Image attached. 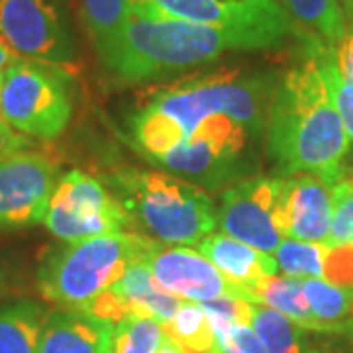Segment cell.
<instances>
[{
    "label": "cell",
    "instance_id": "6da1fadb",
    "mask_svg": "<svg viewBox=\"0 0 353 353\" xmlns=\"http://www.w3.org/2000/svg\"><path fill=\"white\" fill-rule=\"evenodd\" d=\"M279 81L281 75L273 71L218 69L155 88L130 118L132 141L143 157L155 161L212 114H228L261 136L267 132Z\"/></svg>",
    "mask_w": 353,
    "mask_h": 353
},
{
    "label": "cell",
    "instance_id": "7a4b0ae2",
    "mask_svg": "<svg viewBox=\"0 0 353 353\" xmlns=\"http://www.w3.org/2000/svg\"><path fill=\"white\" fill-rule=\"evenodd\" d=\"M306 55L281 75L267 122V152L283 175L318 176L336 185L343 176L350 139L330 94L312 41Z\"/></svg>",
    "mask_w": 353,
    "mask_h": 353
},
{
    "label": "cell",
    "instance_id": "3957f363",
    "mask_svg": "<svg viewBox=\"0 0 353 353\" xmlns=\"http://www.w3.org/2000/svg\"><path fill=\"white\" fill-rule=\"evenodd\" d=\"M279 46V39L255 30L132 14L99 57L120 83H141L210 63L228 51L271 50Z\"/></svg>",
    "mask_w": 353,
    "mask_h": 353
},
{
    "label": "cell",
    "instance_id": "277c9868",
    "mask_svg": "<svg viewBox=\"0 0 353 353\" xmlns=\"http://www.w3.org/2000/svg\"><path fill=\"white\" fill-rule=\"evenodd\" d=\"M114 196L134 224L161 243L199 245L218 224L212 199L181 176L122 169L110 179Z\"/></svg>",
    "mask_w": 353,
    "mask_h": 353
},
{
    "label": "cell",
    "instance_id": "5b68a950",
    "mask_svg": "<svg viewBox=\"0 0 353 353\" xmlns=\"http://www.w3.org/2000/svg\"><path fill=\"white\" fill-rule=\"evenodd\" d=\"M138 232H120L75 241L50 252L36 273L39 294L61 308H85L112 287L136 261H145L155 245Z\"/></svg>",
    "mask_w": 353,
    "mask_h": 353
},
{
    "label": "cell",
    "instance_id": "8992f818",
    "mask_svg": "<svg viewBox=\"0 0 353 353\" xmlns=\"http://www.w3.org/2000/svg\"><path fill=\"white\" fill-rule=\"evenodd\" d=\"M0 104L4 122L16 132L39 139L57 138L73 114L67 71L16 59L2 71Z\"/></svg>",
    "mask_w": 353,
    "mask_h": 353
},
{
    "label": "cell",
    "instance_id": "52a82bcc",
    "mask_svg": "<svg viewBox=\"0 0 353 353\" xmlns=\"http://www.w3.org/2000/svg\"><path fill=\"white\" fill-rule=\"evenodd\" d=\"M252 138H257V134L232 116L212 114L204 118L183 143L157 157L153 163L192 185L218 189L243 175L248 169V148Z\"/></svg>",
    "mask_w": 353,
    "mask_h": 353
},
{
    "label": "cell",
    "instance_id": "ba28073f",
    "mask_svg": "<svg viewBox=\"0 0 353 353\" xmlns=\"http://www.w3.org/2000/svg\"><path fill=\"white\" fill-rule=\"evenodd\" d=\"M43 224L67 243L130 232L132 218L99 179L85 171H69L57 181Z\"/></svg>",
    "mask_w": 353,
    "mask_h": 353
},
{
    "label": "cell",
    "instance_id": "9c48e42d",
    "mask_svg": "<svg viewBox=\"0 0 353 353\" xmlns=\"http://www.w3.org/2000/svg\"><path fill=\"white\" fill-rule=\"evenodd\" d=\"M0 39L30 61L67 67L75 43L57 0H0Z\"/></svg>",
    "mask_w": 353,
    "mask_h": 353
},
{
    "label": "cell",
    "instance_id": "30bf717a",
    "mask_svg": "<svg viewBox=\"0 0 353 353\" xmlns=\"http://www.w3.org/2000/svg\"><path fill=\"white\" fill-rule=\"evenodd\" d=\"M132 14L190 24L255 30L273 36L281 43L289 34H296L277 0H136Z\"/></svg>",
    "mask_w": 353,
    "mask_h": 353
},
{
    "label": "cell",
    "instance_id": "8fae6325",
    "mask_svg": "<svg viewBox=\"0 0 353 353\" xmlns=\"http://www.w3.org/2000/svg\"><path fill=\"white\" fill-rule=\"evenodd\" d=\"M59 167L46 153L18 152L0 161V232L43 222Z\"/></svg>",
    "mask_w": 353,
    "mask_h": 353
},
{
    "label": "cell",
    "instance_id": "7c38bea8",
    "mask_svg": "<svg viewBox=\"0 0 353 353\" xmlns=\"http://www.w3.org/2000/svg\"><path fill=\"white\" fill-rule=\"evenodd\" d=\"M279 176H253L222 192L216 220L230 238L263 253L275 252L283 241L277 226Z\"/></svg>",
    "mask_w": 353,
    "mask_h": 353
},
{
    "label": "cell",
    "instance_id": "4fadbf2b",
    "mask_svg": "<svg viewBox=\"0 0 353 353\" xmlns=\"http://www.w3.org/2000/svg\"><path fill=\"white\" fill-rule=\"evenodd\" d=\"M145 263L153 279L176 299H187L190 303H206L224 294L243 299L241 290L210 259L189 245L155 241Z\"/></svg>",
    "mask_w": 353,
    "mask_h": 353
},
{
    "label": "cell",
    "instance_id": "5bb4252c",
    "mask_svg": "<svg viewBox=\"0 0 353 353\" xmlns=\"http://www.w3.org/2000/svg\"><path fill=\"white\" fill-rule=\"evenodd\" d=\"M181 304V299L167 292L153 279L145 261H136L112 287L102 290L81 310L114 326L132 316L155 318L157 322L167 324L179 312Z\"/></svg>",
    "mask_w": 353,
    "mask_h": 353
},
{
    "label": "cell",
    "instance_id": "9a60e30c",
    "mask_svg": "<svg viewBox=\"0 0 353 353\" xmlns=\"http://www.w3.org/2000/svg\"><path fill=\"white\" fill-rule=\"evenodd\" d=\"M332 194L324 181L306 173L279 176L275 216L283 238L324 243L332 226Z\"/></svg>",
    "mask_w": 353,
    "mask_h": 353
},
{
    "label": "cell",
    "instance_id": "2e32d148",
    "mask_svg": "<svg viewBox=\"0 0 353 353\" xmlns=\"http://www.w3.org/2000/svg\"><path fill=\"white\" fill-rule=\"evenodd\" d=\"M199 252L226 275L243 294V301L257 304L255 290L267 277L277 275V261L269 253L222 234H210L196 245Z\"/></svg>",
    "mask_w": 353,
    "mask_h": 353
},
{
    "label": "cell",
    "instance_id": "e0dca14e",
    "mask_svg": "<svg viewBox=\"0 0 353 353\" xmlns=\"http://www.w3.org/2000/svg\"><path fill=\"white\" fill-rule=\"evenodd\" d=\"M114 324L85 310L59 308L48 314L39 353H106L112 350Z\"/></svg>",
    "mask_w": 353,
    "mask_h": 353
},
{
    "label": "cell",
    "instance_id": "ac0fdd59",
    "mask_svg": "<svg viewBox=\"0 0 353 353\" xmlns=\"http://www.w3.org/2000/svg\"><path fill=\"white\" fill-rule=\"evenodd\" d=\"M303 41L336 46L345 32L340 0H277Z\"/></svg>",
    "mask_w": 353,
    "mask_h": 353
},
{
    "label": "cell",
    "instance_id": "d6986e66",
    "mask_svg": "<svg viewBox=\"0 0 353 353\" xmlns=\"http://www.w3.org/2000/svg\"><path fill=\"white\" fill-rule=\"evenodd\" d=\"M46 320L48 312L34 301L0 308V353H39Z\"/></svg>",
    "mask_w": 353,
    "mask_h": 353
},
{
    "label": "cell",
    "instance_id": "ffe728a7",
    "mask_svg": "<svg viewBox=\"0 0 353 353\" xmlns=\"http://www.w3.org/2000/svg\"><path fill=\"white\" fill-rule=\"evenodd\" d=\"M303 289L310 312L320 324L322 334H340V336L352 334L353 320L347 318L352 290L334 287L320 279H306Z\"/></svg>",
    "mask_w": 353,
    "mask_h": 353
},
{
    "label": "cell",
    "instance_id": "44dd1931",
    "mask_svg": "<svg viewBox=\"0 0 353 353\" xmlns=\"http://www.w3.org/2000/svg\"><path fill=\"white\" fill-rule=\"evenodd\" d=\"M255 299L257 304H265L267 308H273L283 316H287L299 328L322 334L320 324L310 312L303 283L299 279L287 277V275L267 277L255 290Z\"/></svg>",
    "mask_w": 353,
    "mask_h": 353
},
{
    "label": "cell",
    "instance_id": "7402d4cb",
    "mask_svg": "<svg viewBox=\"0 0 353 353\" xmlns=\"http://www.w3.org/2000/svg\"><path fill=\"white\" fill-rule=\"evenodd\" d=\"M163 334L167 340L175 343L181 353L220 352L208 316L204 314L201 304L190 301L181 304L179 312L163 324Z\"/></svg>",
    "mask_w": 353,
    "mask_h": 353
},
{
    "label": "cell",
    "instance_id": "603a6c76",
    "mask_svg": "<svg viewBox=\"0 0 353 353\" xmlns=\"http://www.w3.org/2000/svg\"><path fill=\"white\" fill-rule=\"evenodd\" d=\"M136 0H81V12L94 41L97 53H101L132 16Z\"/></svg>",
    "mask_w": 353,
    "mask_h": 353
},
{
    "label": "cell",
    "instance_id": "cb8c5ba5",
    "mask_svg": "<svg viewBox=\"0 0 353 353\" xmlns=\"http://www.w3.org/2000/svg\"><path fill=\"white\" fill-rule=\"evenodd\" d=\"M253 330L267 353H304L303 328L267 306H253Z\"/></svg>",
    "mask_w": 353,
    "mask_h": 353
},
{
    "label": "cell",
    "instance_id": "d4e9b609",
    "mask_svg": "<svg viewBox=\"0 0 353 353\" xmlns=\"http://www.w3.org/2000/svg\"><path fill=\"white\" fill-rule=\"evenodd\" d=\"M163 324L155 318L132 316L114 326L112 353H157L163 341Z\"/></svg>",
    "mask_w": 353,
    "mask_h": 353
},
{
    "label": "cell",
    "instance_id": "484cf974",
    "mask_svg": "<svg viewBox=\"0 0 353 353\" xmlns=\"http://www.w3.org/2000/svg\"><path fill=\"white\" fill-rule=\"evenodd\" d=\"M275 261L287 277L320 279L324 263V243L287 238L275 250Z\"/></svg>",
    "mask_w": 353,
    "mask_h": 353
},
{
    "label": "cell",
    "instance_id": "4316f807",
    "mask_svg": "<svg viewBox=\"0 0 353 353\" xmlns=\"http://www.w3.org/2000/svg\"><path fill=\"white\" fill-rule=\"evenodd\" d=\"M312 48L316 51V57H318V63H320V69H322V75L326 79L330 94H332L334 104L338 108L343 130L347 134L350 143L353 145V85L347 83L345 79H341L332 46L320 43V41H312Z\"/></svg>",
    "mask_w": 353,
    "mask_h": 353
},
{
    "label": "cell",
    "instance_id": "83f0119b",
    "mask_svg": "<svg viewBox=\"0 0 353 353\" xmlns=\"http://www.w3.org/2000/svg\"><path fill=\"white\" fill-rule=\"evenodd\" d=\"M332 226L324 245H343L353 243V181L341 176L332 185Z\"/></svg>",
    "mask_w": 353,
    "mask_h": 353
},
{
    "label": "cell",
    "instance_id": "f1b7e54d",
    "mask_svg": "<svg viewBox=\"0 0 353 353\" xmlns=\"http://www.w3.org/2000/svg\"><path fill=\"white\" fill-rule=\"evenodd\" d=\"M253 306L255 304L238 299V296H230V294L201 303V308L204 310V314L208 316L214 334L226 330L232 324H248L250 326L253 320Z\"/></svg>",
    "mask_w": 353,
    "mask_h": 353
},
{
    "label": "cell",
    "instance_id": "f546056e",
    "mask_svg": "<svg viewBox=\"0 0 353 353\" xmlns=\"http://www.w3.org/2000/svg\"><path fill=\"white\" fill-rule=\"evenodd\" d=\"M322 277L334 287L353 290V243L324 245Z\"/></svg>",
    "mask_w": 353,
    "mask_h": 353
},
{
    "label": "cell",
    "instance_id": "4dcf8cb0",
    "mask_svg": "<svg viewBox=\"0 0 353 353\" xmlns=\"http://www.w3.org/2000/svg\"><path fill=\"white\" fill-rule=\"evenodd\" d=\"M214 336L222 353H267L255 330L248 324H232Z\"/></svg>",
    "mask_w": 353,
    "mask_h": 353
},
{
    "label": "cell",
    "instance_id": "1f68e13d",
    "mask_svg": "<svg viewBox=\"0 0 353 353\" xmlns=\"http://www.w3.org/2000/svg\"><path fill=\"white\" fill-rule=\"evenodd\" d=\"M334 55H336V65H338L341 79H345L353 85V22L345 26L343 36L334 46Z\"/></svg>",
    "mask_w": 353,
    "mask_h": 353
},
{
    "label": "cell",
    "instance_id": "d6a6232c",
    "mask_svg": "<svg viewBox=\"0 0 353 353\" xmlns=\"http://www.w3.org/2000/svg\"><path fill=\"white\" fill-rule=\"evenodd\" d=\"M28 145H30V139L26 138L24 134L16 132L6 122H0V161L14 153L24 152Z\"/></svg>",
    "mask_w": 353,
    "mask_h": 353
},
{
    "label": "cell",
    "instance_id": "836d02e7",
    "mask_svg": "<svg viewBox=\"0 0 353 353\" xmlns=\"http://www.w3.org/2000/svg\"><path fill=\"white\" fill-rule=\"evenodd\" d=\"M304 353H350L347 350H343L336 343H330V341H314V343H308L304 345Z\"/></svg>",
    "mask_w": 353,
    "mask_h": 353
},
{
    "label": "cell",
    "instance_id": "e575fe53",
    "mask_svg": "<svg viewBox=\"0 0 353 353\" xmlns=\"http://www.w3.org/2000/svg\"><path fill=\"white\" fill-rule=\"evenodd\" d=\"M16 59H20V57H18V55L0 39V73H2L8 65H12Z\"/></svg>",
    "mask_w": 353,
    "mask_h": 353
},
{
    "label": "cell",
    "instance_id": "d590c367",
    "mask_svg": "<svg viewBox=\"0 0 353 353\" xmlns=\"http://www.w3.org/2000/svg\"><path fill=\"white\" fill-rule=\"evenodd\" d=\"M163 336H165V334H163ZM157 353H181V350L176 347L173 341L167 340V338H163V341H161V345H159Z\"/></svg>",
    "mask_w": 353,
    "mask_h": 353
},
{
    "label": "cell",
    "instance_id": "8d00e7d4",
    "mask_svg": "<svg viewBox=\"0 0 353 353\" xmlns=\"http://www.w3.org/2000/svg\"><path fill=\"white\" fill-rule=\"evenodd\" d=\"M6 289H8V279H6V273L0 269V296L6 292Z\"/></svg>",
    "mask_w": 353,
    "mask_h": 353
},
{
    "label": "cell",
    "instance_id": "74e56055",
    "mask_svg": "<svg viewBox=\"0 0 353 353\" xmlns=\"http://www.w3.org/2000/svg\"><path fill=\"white\" fill-rule=\"evenodd\" d=\"M343 8H345V14L350 16V20L353 22V0H343Z\"/></svg>",
    "mask_w": 353,
    "mask_h": 353
},
{
    "label": "cell",
    "instance_id": "f35d334b",
    "mask_svg": "<svg viewBox=\"0 0 353 353\" xmlns=\"http://www.w3.org/2000/svg\"><path fill=\"white\" fill-rule=\"evenodd\" d=\"M0 88H2V73H0ZM0 122H4V118H2V104H0Z\"/></svg>",
    "mask_w": 353,
    "mask_h": 353
},
{
    "label": "cell",
    "instance_id": "ab89813d",
    "mask_svg": "<svg viewBox=\"0 0 353 353\" xmlns=\"http://www.w3.org/2000/svg\"><path fill=\"white\" fill-rule=\"evenodd\" d=\"M350 318L353 320V290H352V303H350Z\"/></svg>",
    "mask_w": 353,
    "mask_h": 353
},
{
    "label": "cell",
    "instance_id": "60d3db41",
    "mask_svg": "<svg viewBox=\"0 0 353 353\" xmlns=\"http://www.w3.org/2000/svg\"><path fill=\"white\" fill-rule=\"evenodd\" d=\"M347 338H350V341H352V347H353V332L350 334V336H347Z\"/></svg>",
    "mask_w": 353,
    "mask_h": 353
},
{
    "label": "cell",
    "instance_id": "b9f144b4",
    "mask_svg": "<svg viewBox=\"0 0 353 353\" xmlns=\"http://www.w3.org/2000/svg\"><path fill=\"white\" fill-rule=\"evenodd\" d=\"M347 176H350V179H352V181H353V173H352V175H347Z\"/></svg>",
    "mask_w": 353,
    "mask_h": 353
},
{
    "label": "cell",
    "instance_id": "7bdbcfd3",
    "mask_svg": "<svg viewBox=\"0 0 353 353\" xmlns=\"http://www.w3.org/2000/svg\"><path fill=\"white\" fill-rule=\"evenodd\" d=\"M216 353H222V352H216Z\"/></svg>",
    "mask_w": 353,
    "mask_h": 353
},
{
    "label": "cell",
    "instance_id": "ee69618b",
    "mask_svg": "<svg viewBox=\"0 0 353 353\" xmlns=\"http://www.w3.org/2000/svg\"><path fill=\"white\" fill-rule=\"evenodd\" d=\"M106 353H112V352H106Z\"/></svg>",
    "mask_w": 353,
    "mask_h": 353
}]
</instances>
